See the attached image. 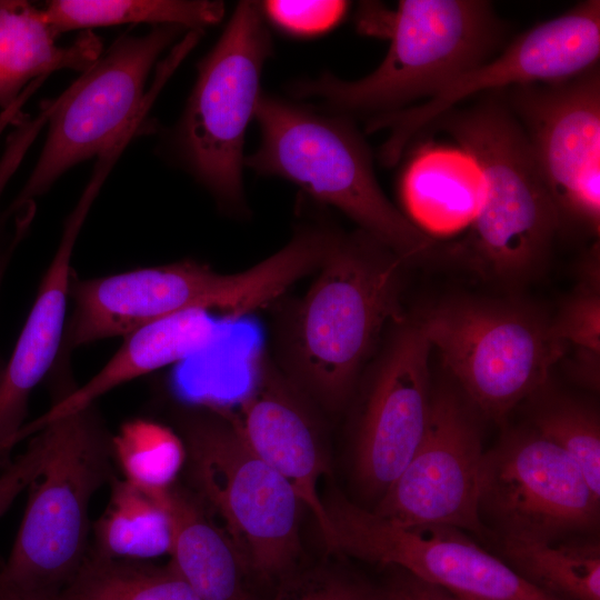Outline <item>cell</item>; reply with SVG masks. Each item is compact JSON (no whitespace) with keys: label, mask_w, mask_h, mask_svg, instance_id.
Here are the masks:
<instances>
[{"label":"cell","mask_w":600,"mask_h":600,"mask_svg":"<svg viewBox=\"0 0 600 600\" xmlns=\"http://www.w3.org/2000/svg\"><path fill=\"white\" fill-rule=\"evenodd\" d=\"M409 263L358 230L336 232L307 291L280 310L274 362L319 409L348 402L384 328L402 314Z\"/></svg>","instance_id":"obj_1"},{"label":"cell","mask_w":600,"mask_h":600,"mask_svg":"<svg viewBox=\"0 0 600 600\" xmlns=\"http://www.w3.org/2000/svg\"><path fill=\"white\" fill-rule=\"evenodd\" d=\"M363 33L390 40L387 56L369 76L347 81L330 73L292 87L298 98H316L331 114L402 110L432 97L448 82L489 59L503 39V22L483 0H403L396 10L364 3Z\"/></svg>","instance_id":"obj_2"},{"label":"cell","mask_w":600,"mask_h":600,"mask_svg":"<svg viewBox=\"0 0 600 600\" xmlns=\"http://www.w3.org/2000/svg\"><path fill=\"white\" fill-rule=\"evenodd\" d=\"M321 260L317 240L296 232L280 250L236 273L182 260L111 276L72 278L73 310L61 352L132 331L181 312L219 311L240 319L273 304L298 280L314 272Z\"/></svg>","instance_id":"obj_3"},{"label":"cell","mask_w":600,"mask_h":600,"mask_svg":"<svg viewBox=\"0 0 600 600\" xmlns=\"http://www.w3.org/2000/svg\"><path fill=\"white\" fill-rule=\"evenodd\" d=\"M436 122L472 157L483 180L470 233L448 253L504 284L533 278L549 258L560 221L521 126L492 100Z\"/></svg>","instance_id":"obj_4"},{"label":"cell","mask_w":600,"mask_h":600,"mask_svg":"<svg viewBox=\"0 0 600 600\" xmlns=\"http://www.w3.org/2000/svg\"><path fill=\"white\" fill-rule=\"evenodd\" d=\"M258 150L244 164L287 179L317 201L332 206L408 263L438 253L420 230L383 193L369 148L348 117L323 114L261 93L254 111Z\"/></svg>","instance_id":"obj_5"},{"label":"cell","mask_w":600,"mask_h":600,"mask_svg":"<svg viewBox=\"0 0 600 600\" xmlns=\"http://www.w3.org/2000/svg\"><path fill=\"white\" fill-rule=\"evenodd\" d=\"M183 28L157 26L144 36H123L54 100L47 137L29 178L4 218L32 206L70 168L99 158L141 129L157 96L198 43L202 30H190L147 79L158 58Z\"/></svg>","instance_id":"obj_6"},{"label":"cell","mask_w":600,"mask_h":600,"mask_svg":"<svg viewBox=\"0 0 600 600\" xmlns=\"http://www.w3.org/2000/svg\"><path fill=\"white\" fill-rule=\"evenodd\" d=\"M41 430L48 439L47 460L30 484L0 581L57 596L90 552L89 508L94 493L113 478L112 436L93 406Z\"/></svg>","instance_id":"obj_7"},{"label":"cell","mask_w":600,"mask_h":600,"mask_svg":"<svg viewBox=\"0 0 600 600\" xmlns=\"http://www.w3.org/2000/svg\"><path fill=\"white\" fill-rule=\"evenodd\" d=\"M180 414L191 479L220 516L246 567L264 577L288 570L300 551L303 507L288 481L240 434L231 408L192 403Z\"/></svg>","instance_id":"obj_8"},{"label":"cell","mask_w":600,"mask_h":600,"mask_svg":"<svg viewBox=\"0 0 600 600\" xmlns=\"http://www.w3.org/2000/svg\"><path fill=\"white\" fill-rule=\"evenodd\" d=\"M418 318L452 381L496 422L546 387L567 350L551 319L517 300L456 297Z\"/></svg>","instance_id":"obj_9"},{"label":"cell","mask_w":600,"mask_h":600,"mask_svg":"<svg viewBox=\"0 0 600 600\" xmlns=\"http://www.w3.org/2000/svg\"><path fill=\"white\" fill-rule=\"evenodd\" d=\"M272 49L260 6L241 1L221 37L198 66L179 127L184 158L218 202L243 204L247 126L261 94L260 77Z\"/></svg>","instance_id":"obj_10"},{"label":"cell","mask_w":600,"mask_h":600,"mask_svg":"<svg viewBox=\"0 0 600 600\" xmlns=\"http://www.w3.org/2000/svg\"><path fill=\"white\" fill-rule=\"evenodd\" d=\"M330 550L389 564L453 593L487 600H560L447 526H401L332 490L323 499Z\"/></svg>","instance_id":"obj_11"},{"label":"cell","mask_w":600,"mask_h":600,"mask_svg":"<svg viewBox=\"0 0 600 600\" xmlns=\"http://www.w3.org/2000/svg\"><path fill=\"white\" fill-rule=\"evenodd\" d=\"M599 506L574 460L532 427L504 433L484 451L478 510L500 540L558 541L590 530Z\"/></svg>","instance_id":"obj_12"},{"label":"cell","mask_w":600,"mask_h":600,"mask_svg":"<svg viewBox=\"0 0 600 600\" xmlns=\"http://www.w3.org/2000/svg\"><path fill=\"white\" fill-rule=\"evenodd\" d=\"M511 112L556 207L560 230L600 229L599 64L561 82L511 87Z\"/></svg>","instance_id":"obj_13"},{"label":"cell","mask_w":600,"mask_h":600,"mask_svg":"<svg viewBox=\"0 0 600 600\" xmlns=\"http://www.w3.org/2000/svg\"><path fill=\"white\" fill-rule=\"evenodd\" d=\"M480 414L453 381L432 386L423 436L374 511L401 526H447L486 538L478 510Z\"/></svg>","instance_id":"obj_14"},{"label":"cell","mask_w":600,"mask_h":600,"mask_svg":"<svg viewBox=\"0 0 600 600\" xmlns=\"http://www.w3.org/2000/svg\"><path fill=\"white\" fill-rule=\"evenodd\" d=\"M599 57L600 2L587 0L522 32L497 58L458 76L427 102L371 117L367 132L390 131L379 158L393 166L419 131L466 98L509 86L566 81L599 64Z\"/></svg>","instance_id":"obj_15"},{"label":"cell","mask_w":600,"mask_h":600,"mask_svg":"<svg viewBox=\"0 0 600 600\" xmlns=\"http://www.w3.org/2000/svg\"><path fill=\"white\" fill-rule=\"evenodd\" d=\"M358 421L353 468L369 497L381 498L413 456L430 410L431 342L419 318L403 313L389 324Z\"/></svg>","instance_id":"obj_16"},{"label":"cell","mask_w":600,"mask_h":600,"mask_svg":"<svg viewBox=\"0 0 600 600\" xmlns=\"http://www.w3.org/2000/svg\"><path fill=\"white\" fill-rule=\"evenodd\" d=\"M248 378L237 409L231 408L232 419L251 450L288 481L310 510L330 550L331 527L318 488L328 466L317 407L264 348L248 358Z\"/></svg>","instance_id":"obj_17"},{"label":"cell","mask_w":600,"mask_h":600,"mask_svg":"<svg viewBox=\"0 0 600 600\" xmlns=\"http://www.w3.org/2000/svg\"><path fill=\"white\" fill-rule=\"evenodd\" d=\"M109 168L97 164L76 207L68 216L56 253L40 282L26 323L0 379V466L18 443L33 389L61 352L67 307L73 278L71 259L77 239Z\"/></svg>","instance_id":"obj_18"},{"label":"cell","mask_w":600,"mask_h":600,"mask_svg":"<svg viewBox=\"0 0 600 600\" xmlns=\"http://www.w3.org/2000/svg\"><path fill=\"white\" fill-rule=\"evenodd\" d=\"M228 334L210 312L191 310L146 324L124 337L122 346L84 384L58 399L21 429L18 441L53 421L80 412L109 391L136 378L200 354Z\"/></svg>","instance_id":"obj_19"},{"label":"cell","mask_w":600,"mask_h":600,"mask_svg":"<svg viewBox=\"0 0 600 600\" xmlns=\"http://www.w3.org/2000/svg\"><path fill=\"white\" fill-rule=\"evenodd\" d=\"M400 196L407 217L420 230L428 236L450 234L476 219L483 180L476 161L461 148L430 146L407 164Z\"/></svg>","instance_id":"obj_20"},{"label":"cell","mask_w":600,"mask_h":600,"mask_svg":"<svg viewBox=\"0 0 600 600\" xmlns=\"http://www.w3.org/2000/svg\"><path fill=\"white\" fill-rule=\"evenodd\" d=\"M58 34L43 9L28 1L0 0V110L32 81L61 69L83 72L103 52L100 38L90 30L69 46L57 44Z\"/></svg>","instance_id":"obj_21"},{"label":"cell","mask_w":600,"mask_h":600,"mask_svg":"<svg viewBox=\"0 0 600 600\" xmlns=\"http://www.w3.org/2000/svg\"><path fill=\"white\" fill-rule=\"evenodd\" d=\"M174 534L170 562L200 600H249L244 561L236 546L190 496L170 490Z\"/></svg>","instance_id":"obj_22"},{"label":"cell","mask_w":600,"mask_h":600,"mask_svg":"<svg viewBox=\"0 0 600 600\" xmlns=\"http://www.w3.org/2000/svg\"><path fill=\"white\" fill-rule=\"evenodd\" d=\"M108 504L92 526V553L118 560L146 561L169 554L174 524L170 490L151 493L113 477Z\"/></svg>","instance_id":"obj_23"},{"label":"cell","mask_w":600,"mask_h":600,"mask_svg":"<svg viewBox=\"0 0 600 600\" xmlns=\"http://www.w3.org/2000/svg\"><path fill=\"white\" fill-rule=\"evenodd\" d=\"M501 551L522 578L560 600H600V548L589 540L501 539Z\"/></svg>","instance_id":"obj_24"},{"label":"cell","mask_w":600,"mask_h":600,"mask_svg":"<svg viewBox=\"0 0 600 600\" xmlns=\"http://www.w3.org/2000/svg\"><path fill=\"white\" fill-rule=\"evenodd\" d=\"M43 11L58 33L124 23L202 30L222 19L224 6L208 0H53Z\"/></svg>","instance_id":"obj_25"},{"label":"cell","mask_w":600,"mask_h":600,"mask_svg":"<svg viewBox=\"0 0 600 600\" xmlns=\"http://www.w3.org/2000/svg\"><path fill=\"white\" fill-rule=\"evenodd\" d=\"M59 600H200L171 562L109 559L89 552Z\"/></svg>","instance_id":"obj_26"},{"label":"cell","mask_w":600,"mask_h":600,"mask_svg":"<svg viewBox=\"0 0 600 600\" xmlns=\"http://www.w3.org/2000/svg\"><path fill=\"white\" fill-rule=\"evenodd\" d=\"M112 456L123 479L151 493H164L187 461L182 438L158 422L137 419L111 439Z\"/></svg>","instance_id":"obj_27"},{"label":"cell","mask_w":600,"mask_h":600,"mask_svg":"<svg viewBox=\"0 0 600 600\" xmlns=\"http://www.w3.org/2000/svg\"><path fill=\"white\" fill-rule=\"evenodd\" d=\"M543 389L532 396L536 404L530 427L574 460L591 491L600 498V421L597 409L570 396L544 393Z\"/></svg>","instance_id":"obj_28"},{"label":"cell","mask_w":600,"mask_h":600,"mask_svg":"<svg viewBox=\"0 0 600 600\" xmlns=\"http://www.w3.org/2000/svg\"><path fill=\"white\" fill-rule=\"evenodd\" d=\"M599 246H593L578 289L551 319L553 336L578 353L600 356Z\"/></svg>","instance_id":"obj_29"},{"label":"cell","mask_w":600,"mask_h":600,"mask_svg":"<svg viewBox=\"0 0 600 600\" xmlns=\"http://www.w3.org/2000/svg\"><path fill=\"white\" fill-rule=\"evenodd\" d=\"M279 28L297 36H312L333 28L344 16L348 2L324 1H266L259 4Z\"/></svg>","instance_id":"obj_30"},{"label":"cell","mask_w":600,"mask_h":600,"mask_svg":"<svg viewBox=\"0 0 600 600\" xmlns=\"http://www.w3.org/2000/svg\"><path fill=\"white\" fill-rule=\"evenodd\" d=\"M48 450L47 437L40 431L31 439L24 452L0 472V519L18 496L39 476Z\"/></svg>","instance_id":"obj_31"},{"label":"cell","mask_w":600,"mask_h":600,"mask_svg":"<svg viewBox=\"0 0 600 600\" xmlns=\"http://www.w3.org/2000/svg\"><path fill=\"white\" fill-rule=\"evenodd\" d=\"M272 600H382V594L360 581L329 574L306 578Z\"/></svg>","instance_id":"obj_32"},{"label":"cell","mask_w":600,"mask_h":600,"mask_svg":"<svg viewBox=\"0 0 600 600\" xmlns=\"http://www.w3.org/2000/svg\"><path fill=\"white\" fill-rule=\"evenodd\" d=\"M41 132L36 121H22L9 133L0 157V196Z\"/></svg>","instance_id":"obj_33"},{"label":"cell","mask_w":600,"mask_h":600,"mask_svg":"<svg viewBox=\"0 0 600 600\" xmlns=\"http://www.w3.org/2000/svg\"><path fill=\"white\" fill-rule=\"evenodd\" d=\"M382 600H460L450 590L399 569Z\"/></svg>","instance_id":"obj_34"},{"label":"cell","mask_w":600,"mask_h":600,"mask_svg":"<svg viewBox=\"0 0 600 600\" xmlns=\"http://www.w3.org/2000/svg\"><path fill=\"white\" fill-rule=\"evenodd\" d=\"M29 224L30 221L27 219L16 220V229L10 241L0 249V290L14 249L24 236V232L28 229ZM4 364L0 359V379L3 373Z\"/></svg>","instance_id":"obj_35"},{"label":"cell","mask_w":600,"mask_h":600,"mask_svg":"<svg viewBox=\"0 0 600 600\" xmlns=\"http://www.w3.org/2000/svg\"><path fill=\"white\" fill-rule=\"evenodd\" d=\"M0 600H59L57 596H49L18 589L0 581Z\"/></svg>","instance_id":"obj_36"},{"label":"cell","mask_w":600,"mask_h":600,"mask_svg":"<svg viewBox=\"0 0 600 600\" xmlns=\"http://www.w3.org/2000/svg\"><path fill=\"white\" fill-rule=\"evenodd\" d=\"M23 102L21 100L14 101L7 109L0 111V137L4 130L9 127H13L23 114Z\"/></svg>","instance_id":"obj_37"},{"label":"cell","mask_w":600,"mask_h":600,"mask_svg":"<svg viewBox=\"0 0 600 600\" xmlns=\"http://www.w3.org/2000/svg\"><path fill=\"white\" fill-rule=\"evenodd\" d=\"M460 600H487V599H482V598H477V597H471V596H466V594H457L454 593Z\"/></svg>","instance_id":"obj_38"}]
</instances>
